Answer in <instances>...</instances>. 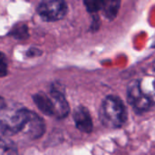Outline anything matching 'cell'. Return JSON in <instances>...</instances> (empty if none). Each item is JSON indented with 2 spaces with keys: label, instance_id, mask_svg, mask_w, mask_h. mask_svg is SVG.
Returning a JSON list of instances; mask_svg holds the SVG:
<instances>
[{
  "label": "cell",
  "instance_id": "6da1fadb",
  "mask_svg": "<svg viewBox=\"0 0 155 155\" xmlns=\"http://www.w3.org/2000/svg\"><path fill=\"white\" fill-rule=\"evenodd\" d=\"M103 124L111 129L121 128L127 121V112L124 102L115 95H108L103 101L100 109Z\"/></svg>",
  "mask_w": 155,
  "mask_h": 155
},
{
  "label": "cell",
  "instance_id": "7a4b0ae2",
  "mask_svg": "<svg viewBox=\"0 0 155 155\" xmlns=\"http://www.w3.org/2000/svg\"><path fill=\"white\" fill-rule=\"evenodd\" d=\"M28 110L4 109L0 112V138L22 132L27 117Z\"/></svg>",
  "mask_w": 155,
  "mask_h": 155
},
{
  "label": "cell",
  "instance_id": "3957f363",
  "mask_svg": "<svg viewBox=\"0 0 155 155\" xmlns=\"http://www.w3.org/2000/svg\"><path fill=\"white\" fill-rule=\"evenodd\" d=\"M127 102L137 114L148 112L154 105V100L143 90L139 80H134L128 84Z\"/></svg>",
  "mask_w": 155,
  "mask_h": 155
},
{
  "label": "cell",
  "instance_id": "277c9868",
  "mask_svg": "<svg viewBox=\"0 0 155 155\" xmlns=\"http://www.w3.org/2000/svg\"><path fill=\"white\" fill-rule=\"evenodd\" d=\"M38 15L45 22H55L65 17L68 12L67 4L62 0H45L37 7Z\"/></svg>",
  "mask_w": 155,
  "mask_h": 155
},
{
  "label": "cell",
  "instance_id": "5b68a950",
  "mask_svg": "<svg viewBox=\"0 0 155 155\" xmlns=\"http://www.w3.org/2000/svg\"><path fill=\"white\" fill-rule=\"evenodd\" d=\"M45 121L35 113L28 111L22 133L30 139H38L45 134Z\"/></svg>",
  "mask_w": 155,
  "mask_h": 155
},
{
  "label": "cell",
  "instance_id": "8992f818",
  "mask_svg": "<svg viewBox=\"0 0 155 155\" xmlns=\"http://www.w3.org/2000/svg\"><path fill=\"white\" fill-rule=\"evenodd\" d=\"M49 96L54 106V116L58 119L65 118L69 114L70 107L61 89L57 88V86L53 85L50 89Z\"/></svg>",
  "mask_w": 155,
  "mask_h": 155
},
{
  "label": "cell",
  "instance_id": "52a82bcc",
  "mask_svg": "<svg viewBox=\"0 0 155 155\" xmlns=\"http://www.w3.org/2000/svg\"><path fill=\"white\" fill-rule=\"evenodd\" d=\"M73 118L76 128L85 134H90L93 131L94 125L91 114L84 106H78L74 109Z\"/></svg>",
  "mask_w": 155,
  "mask_h": 155
},
{
  "label": "cell",
  "instance_id": "ba28073f",
  "mask_svg": "<svg viewBox=\"0 0 155 155\" xmlns=\"http://www.w3.org/2000/svg\"><path fill=\"white\" fill-rule=\"evenodd\" d=\"M33 100L35 104L44 114L47 116H54V106L49 95L45 93H37L34 94Z\"/></svg>",
  "mask_w": 155,
  "mask_h": 155
},
{
  "label": "cell",
  "instance_id": "9c48e42d",
  "mask_svg": "<svg viewBox=\"0 0 155 155\" xmlns=\"http://www.w3.org/2000/svg\"><path fill=\"white\" fill-rule=\"evenodd\" d=\"M120 1H104L103 6V12L104 16L109 20H114L120 9Z\"/></svg>",
  "mask_w": 155,
  "mask_h": 155
},
{
  "label": "cell",
  "instance_id": "30bf717a",
  "mask_svg": "<svg viewBox=\"0 0 155 155\" xmlns=\"http://www.w3.org/2000/svg\"><path fill=\"white\" fill-rule=\"evenodd\" d=\"M0 155H18L15 143L8 138H0Z\"/></svg>",
  "mask_w": 155,
  "mask_h": 155
},
{
  "label": "cell",
  "instance_id": "8fae6325",
  "mask_svg": "<svg viewBox=\"0 0 155 155\" xmlns=\"http://www.w3.org/2000/svg\"><path fill=\"white\" fill-rule=\"evenodd\" d=\"M9 35H12L13 37H15V39L25 40L29 37L28 27L25 24H22V23L17 24L11 29Z\"/></svg>",
  "mask_w": 155,
  "mask_h": 155
},
{
  "label": "cell",
  "instance_id": "7c38bea8",
  "mask_svg": "<svg viewBox=\"0 0 155 155\" xmlns=\"http://www.w3.org/2000/svg\"><path fill=\"white\" fill-rule=\"evenodd\" d=\"M104 1H84V4L89 13H96L103 9Z\"/></svg>",
  "mask_w": 155,
  "mask_h": 155
},
{
  "label": "cell",
  "instance_id": "4fadbf2b",
  "mask_svg": "<svg viewBox=\"0 0 155 155\" xmlns=\"http://www.w3.org/2000/svg\"><path fill=\"white\" fill-rule=\"evenodd\" d=\"M8 65L6 56L0 52V77H4L7 74Z\"/></svg>",
  "mask_w": 155,
  "mask_h": 155
},
{
  "label": "cell",
  "instance_id": "5bb4252c",
  "mask_svg": "<svg viewBox=\"0 0 155 155\" xmlns=\"http://www.w3.org/2000/svg\"><path fill=\"white\" fill-rule=\"evenodd\" d=\"M43 54V52L39 49L36 48H30L29 50H27L26 52V56L27 57H35V56H39Z\"/></svg>",
  "mask_w": 155,
  "mask_h": 155
},
{
  "label": "cell",
  "instance_id": "9a60e30c",
  "mask_svg": "<svg viewBox=\"0 0 155 155\" xmlns=\"http://www.w3.org/2000/svg\"><path fill=\"white\" fill-rule=\"evenodd\" d=\"M5 107H6L5 102V100H4V98L0 96V112L3 111L4 109H5Z\"/></svg>",
  "mask_w": 155,
  "mask_h": 155
}]
</instances>
